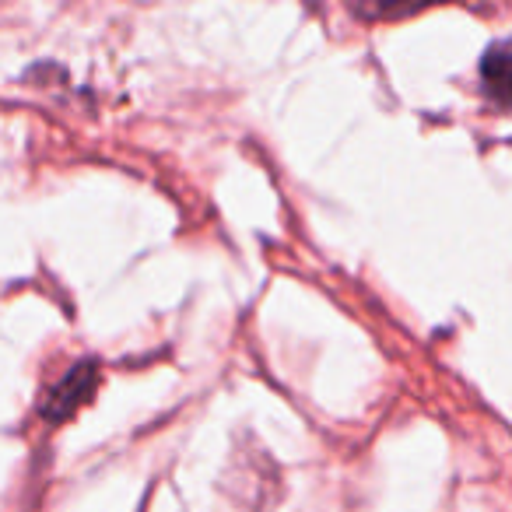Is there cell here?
Instances as JSON below:
<instances>
[{"mask_svg":"<svg viewBox=\"0 0 512 512\" xmlns=\"http://www.w3.org/2000/svg\"><path fill=\"white\" fill-rule=\"evenodd\" d=\"M95 386H99V365L78 362L57 386L50 390V400L43 404V414L50 421H67L85 400H92Z\"/></svg>","mask_w":512,"mask_h":512,"instance_id":"obj_1","label":"cell"},{"mask_svg":"<svg viewBox=\"0 0 512 512\" xmlns=\"http://www.w3.org/2000/svg\"><path fill=\"white\" fill-rule=\"evenodd\" d=\"M481 81H484V92H488L498 106L512 109V46L498 43L484 53Z\"/></svg>","mask_w":512,"mask_h":512,"instance_id":"obj_2","label":"cell"}]
</instances>
